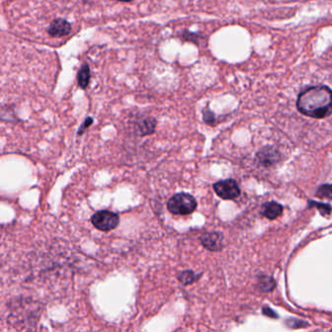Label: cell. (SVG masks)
I'll return each instance as SVG.
<instances>
[{"mask_svg": "<svg viewBox=\"0 0 332 332\" xmlns=\"http://www.w3.org/2000/svg\"><path fill=\"white\" fill-rule=\"evenodd\" d=\"M263 313H264L265 315H267V316L271 317V318H278L277 314L275 313L274 311H273L272 309H270V308H265V309L263 310Z\"/></svg>", "mask_w": 332, "mask_h": 332, "instance_id": "cell-18", "label": "cell"}, {"mask_svg": "<svg viewBox=\"0 0 332 332\" xmlns=\"http://www.w3.org/2000/svg\"><path fill=\"white\" fill-rule=\"evenodd\" d=\"M276 287V283L271 277L268 276H261L258 282V288L263 292H268L273 290Z\"/></svg>", "mask_w": 332, "mask_h": 332, "instance_id": "cell-11", "label": "cell"}, {"mask_svg": "<svg viewBox=\"0 0 332 332\" xmlns=\"http://www.w3.org/2000/svg\"><path fill=\"white\" fill-rule=\"evenodd\" d=\"M203 116H204V121H205L206 123H208V124H212V123L215 122V119H216V118H215V114H214L212 111H210L209 109L204 111V114H203Z\"/></svg>", "mask_w": 332, "mask_h": 332, "instance_id": "cell-17", "label": "cell"}, {"mask_svg": "<svg viewBox=\"0 0 332 332\" xmlns=\"http://www.w3.org/2000/svg\"><path fill=\"white\" fill-rule=\"evenodd\" d=\"M196 199L187 193H178L173 195L168 202V210L173 215L187 216L197 209Z\"/></svg>", "mask_w": 332, "mask_h": 332, "instance_id": "cell-2", "label": "cell"}, {"mask_svg": "<svg viewBox=\"0 0 332 332\" xmlns=\"http://www.w3.org/2000/svg\"><path fill=\"white\" fill-rule=\"evenodd\" d=\"M317 197L319 199H332V184H322L318 188Z\"/></svg>", "mask_w": 332, "mask_h": 332, "instance_id": "cell-13", "label": "cell"}, {"mask_svg": "<svg viewBox=\"0 0 332 332\" xmlns=\"http://www.w3.org/2000/svg\"><path fill=\"white\" fill-rule=\"evenodd\" d=\"M91 79V71L88 63H84L80 71L77 73V82L78 85L82 89H86Z\"/></svg>", "mask_w": 332, "mask_h": 332, "instance_id": "cell-10", "label": "cell"}, {"mask_svg": "<svg viewBox=\"0 0 332 332\" xmlns=\"http://www.w3.org/2000/svg\"><path fill=\"white\" fill-rule=\"evenodd\" d=\"M47 32L50 36L59 38L69 35L72 32V25L64 19H55L51 22Z\"/></svg>", "mask_w": 332, "mask_h": 332, "instance_id": "cell-6", "label": "cell"}, {"mask_svg": "<svg viewBox=\"0 0 332 332\" xmlns=\"http://www.w3.org/2000/svg\"><path fill=\"white\" fill-rule=\"evenodd\" d=\"M198 277L199 276H197L195 272H193L191 270H186V271H182L181 273H179V275L177 276V279L182 285L187 286V285L194 283L198 279Z\"/></svg>", "mask_w": 332, "mask_h": 332, "instance_id": "cell-12", "label": "cell"}, {"mask_svg": "<svg viewBox=\"0 0 332 332\" xmlns=\"http://www.w3.org/2000/svg\"><path fill=\"white\" fill-rule=\"evenodd\" d=\"M297 108L312 118L322 119L332 114V91L326 86L310 87L301 92L297 99Z\"/></svg>", "mask_w": 332, "mask_h": 332, "instance_id": "cell-1", "label": "cell"}, {"mask_svg": "<svg viewBox=\"0 0 332 332\" xmlns=\"http://www.w3.org/2000/svg\"><path fill=\"white\" fill-rule=\"evenodd\" d=\"M257 159L261 164L269 166L279 160V152L273 147H266L258 152Z\"/></svg>", "mask_w": 332, "mask_h": 332, "instance_id": "cell-8", "label": "cell"}, {"mask_svg": "<svg viewBox=\"0 0 332 332\" xmlns=\"http://www.w3.org/2000/svg\"><path fill=\"white\" fill-rule=\"evenodd\" d=\"M117 1H120V2H131L134 0H117Z\"/></svg>", "mask_w": 332, "mask_h": 332, "instance_id": "cell-19", "label": "cell"}, {"mask_svg": "<svg viewBox=\"0 0 332 332\" xmlns=\"http://www.w3.org/2000/svg\"><path fill=\"white\" fill-rule=\"evenodd\" d=\"M284 208L277 202H268L264 204L261 209V215L269 219H275L283 214Z\"/></svg>", "mask_w": 332, "mask_h": 332, "instance_id": "cell-7", "label": "cell"}, {"mask_svg": "<svg viewBox=\"0 0 332 332\" xmlns=\"http://www.w3.org/2000/svg\"><path fill=\"white\" fill-rule=\"evenodd\" d=\"M200 241L211 251H218L223 247V236L219 232H206L200 237Z\"/></svg>", "mask_w": 332, "mask_h": 332, "instance_id": "cell-5", "label": "cell"}, {"mask_svg": "<svg viewBox=\"0 0 332 332\" xmlns=\"http://www.w3.org/2000/svg\"><path fill=\"white\" fill-rule=\"evenodd\" d=\"M214 189L218 197L223 200H234L239 197L241 190L234 179H225L217 181L214 184Z\"/></svg>", "mask_w": 332, "mask_h": 332, "instance_id": "cell-4", "label": "cell"}, {"mask_svg": "<svg viewBox=\"0 0 332 332\" xmlns=\"http://www.w3.org/2000/svg\"><path fill=\"white\" fill-rule=\"evenodd\" d=\"M93 122H94V120H93V118L92 117H88L87 118L86 120L84 121V123L82 124V126L80 127V129H79V130H78V136H81V135H83V132L86 130V129H88L92 124H93Z\"/></svg>", "mask_w": 332, "mask_h": 332, "instance_id": "cell-16", "label": "cell"}, {"mask_svg": "<svg viewBox=\"0 0 332 332\" xmlns=\"http://www.w3.org/2000/svg\"><path fill=\"white\" fill-rule=\"evenodd\" d=\"M92 224L98 229L103 232H108L115 229L119 225V216L109 211H100L96 213L91 218Z\"/></svg>", "mask_w": 332, "mask_h": 332, "instance_id": "cell-3", "label": "cell"}, {"mask_svg": "<svg viewBox=\"0 0 332 332\" xmlns=\"http://www.w3.org/2000/svg\"><path fill=\"white\" fill-rule=\"evenodd\" d=\"M288 325L292 327V328H297V327H305L307 325H309V323L302 321L300 319H295V318H290L287 321Z\"/></svg>", "mask_w": 332, "mask_h": 332, "instance_id": "cell-15", "label": "cell"}, {"mask_svg": "<svg viewBox=\"0 0 332 332\" xmlns=\"http://www.w3.org/2000/svg\"><path fill=\"white\" fill-rule=\"evenodd\" d=\"M155 127H156V120L152 117H146L137 123L136 130L140 136H148L154 132Z\"/></svg>", "mask_w": 332, "mask_h": 332, "instance_id": "cell-9", "label": "cell"}, {"mask_svg": "<svg viewBox=\"0 0 332 332\" xmlns=\"http://www.w3.org/2000/svg\"><path fill=\"white\" fill-rule=\"evenodd\" d=\"M313 207H315V208L318 209L321 216H328V215L331 214L332 208L329 205H327V204L310 201L309 202V208H313Z\"/></svg>", "mask_w": 332, "mask_h": 332, "instance_id": "cell-14", "label": "cell"}]
</instances>
